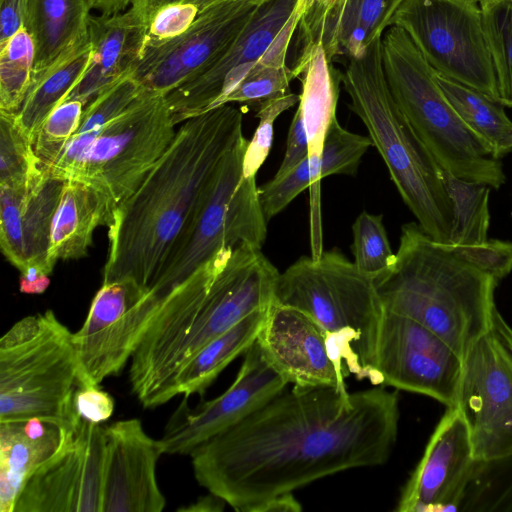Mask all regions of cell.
<instances>
[{
    "instance_id": "obj_31",
    "label": "cell",
    "mask_w": 512,
    "mask_h": 512,
    "mask_svg": "<svg viewBox=\"0 0 512 512\" xmlns=\"http://www.w3.org/2000/svg\"><path fill=\"white\" fill-rule=\"evenodd\" d=\"M144 91L142 85L129 75L89 102L84 107L76 132L48 172L61 180H69L103 128Z\"/></svg>"
},
{
    "instance_id": "obj_29",
    "label": "cell",
    "mask_w": 512,
    "mask_h": 512,
    "mask_svg": "<svg viewBox=\"0 0 512 512\" xmlns=\"http://www.w3.org/2000/svg\"><path fill=\"white\" fill-rule=\"evenodd\" d=\"M403 0H343L324 22L320 42L329 62L362 56L391 25Z\"/></svg>"
},
{
    "instance_id": "obj_6",
    "label": "cell",
    "mask_w": 512,
    "mask_h": 512,
    "mask_svg": "<svg viewBox=\"0 0 512 512\" xmlns=\"http://www.w3.org/2000/svg\"><path fill=\"white\" fill-rule=\"evenodd\" d=\"M341 83L350 97V110L367 128L418 225L435 241L447 244L453 214L442 169L390 93L382 64V37L362 56L348 59Z\"/></svg>"
},
{
    "instance_id": "obj_17",
    "label": "cell",
    "mask_w": 512,
    "mask_h": 512,
    "mask_svg": "<svg viewBox=\"0 0 512 512\" xmlns=\"http://www.w3.org/2000/svg\"><path fill=\"white\" fill-rule=\"evenodd\" d=\"M288 384L256 341L244 353L235 380L221 395L194 408L184 396L160 438L164 454L190 455L199 445L258 410Z\"/></svg>"
},
{
    "instance_id": "obj_26",
    "label": "cell",
    "mask_w": 512,
    "mask_h": 512,
    "mask_svg": "<svg viewBox=\"0 0 512 512\" xmlns=\"http://www.w3.org/2000/svg\"><path fill=\"white\" fill-rule=\"evenodd\" d=\"M91 10L90 0H23V26L35 44L31 85L88 37Z\"/></svg>"
},
{
    "instance_id": "obj_39",
    "label": "cell",
    "mask_w": 512,
    "mask_h": 512,
    "mask_svg": "<svg viewBox=\"0 0 512 512\" xmlns=\"http://www.w3.org/2000/svg\"><path fill=\"white\" fill-rule=\"evenodd\" d=\"M40 169L33 145L16 121V113L0 111V185L24 184Z\"/></svg>"
},
{
    "instance_id": "obj_32",
    "label": "cell",
    "mask_w": 512,
    "mask_h": 512,
    "mask_svg": "<svg viewBox=\"0 0 512 512\" xmlns=\"http://www.w3.org/2000/svg\"><path fill=\"white\" fill-rule=\"evenodd\" d=\"M440 89L465 124L485 143L494 159L512 152V121L500 102L434 70Z\"/></svg>"
},
{
    "instance_id": "obj_38",
    "label": "cell",
    "mask_w": 512,
    "mask_h": 512,
    "mask_svg": "<svg viewBox=\"0 0 512 512\" xmlns=\"http://www.w3.org/2000/svg\"><path fill=\"white\" fill-rule=\"evenodd\" d=\"M382 219L381 214L363 211L352 226L353 262L359 271L373 279L388 271L396 256L390 246Z\"/></svg>"
},
{
    "instance_id": "obj_51",
    "label": "cell",
    "mask_w": 512,
    "mask_h": 512,
    "mask_svg": "<svg viewBox=\"0 0 512 512\" xmlns=\"http://www.w3.org/2000/svg\"><path fill=\"white\" fill-rule=\"evenodd\" d=\"M227 505L226 501L209 492L208 495L199 497L194 503L188 506L181 507L178 511L181 512H220L223 511Z\"/></svg>"
},
{
    "instance_id": "obj_30",
    "label": "cell",
    "mask_w": 512,
    "mask_h": 512,
    "mask_svg": "<svg viewBox=\"0 0 512 512\" xmlns=\"http://www.w3.org/2000/svg\"><path fill=\"white\" fill-rule=\"evenodd\" d=\"M269 309L249 314L200 348L179 370L170 390V398L203 395L218 375L257 341Z\"/></svg>"
},
{
    "instance_id": "obj_54",
    "label": "cell",
    "mask_w": 512,
    "mask_h": 512,
    "mask_svg": "<svg viewBox=\"0 0 512 512\" xmlns=\"http://www.w3.org/2000/svg\"><path fill=\"white\" fill-rule=\"evenodd\" d=\"M242 1H247V2H250L255 5H261V4L269 2L271 0H242Z\"/></svg>"
},
{
    "instance_id": "obj_37",
    "label": "cell",
    "mask_w": 512,
    "mask_h": 512,
    "mask_svg": "<svg viewBox=\"0 0 512 512\" xmlns=\"http://www.w3.org/2000/svg\"><path fill=\"white\" fill-rule=\"evenodd\" d=\"M480 7L499 102L512 108V0H484Z\"/></svg>"
},
{
    "instance_id": "obj_14",
    "label": "cell",
    "mask_w": 512,
    "mask_h": 512,
    "mask_svg": "<svg viewBox=\"0 0 512 512\" xmlns=\"http://www.w3.org/2000/svg\"><path fill=\"white\" fill-rule=\"evenodd\" d=\"M258 6L242 0L222 1L199 14L175 37L146 40L132 77L145 90L167 95L201 75L242 32Z\"/></svg>"
},
{
    "instance_id": "obj_5",
    "label": "cell",
    "mask_w": 512,
    "mask_h": 512,
    "mask_svg": "<svg viewBox=\"0 0 512 512\" xmlns=\"http://www.w3.org/2000/svg\"><path fill=\"white\" fill-rule=\"evenodd\" d=\"M274 303L295 308L324 331L329 357L343 377L353 374L375 386L384 307L373 278L340 251L303 256L279 274Z\"/></svg>"
},
{
    "instance_id": "obj_1",
    "label": "cell",
    "mask_w": 512,
    "mask_h": 512,
    "mask_svg": "<svg viewBox=\"0 0 512 512\" xmlns=\"http://www.w3.org/2000/svg\"><path fill=\"white\" fill-rule=\"evenodd\" d=\"M399 395L294 386L191 454L197 482L239 512L321 478L384 464L396 443Z\"/></svg>"
},
{
    "instance_id": "obj_4",
    "label": "cell",
    "mask_w": 512,
    "mask_h": 512,
    "mask_svg": "<svg viewBox=\"0 0 512 512\" xmlns=\"http://www.w3.org/2000/svg\"><path fill=\"white\" fill-rule=\"evenodd\" d=\"M374 281L385 310L424 325L462 359L496 308L498 281L432 239L417 222L402 226L394 264Z\"/></svg>"
},
{
    "instance_id": "obj_21",
    "label": "cell",
    "mask_w": 512,
    "mask_h": 512,
    "mask_svg": "<svg viewBox=\"0 0 512 512\" xmlns=\"http://www.w3.org/2000/svg\"><path fill=\"white\" fill-rule=\"evenodd\" d=\"M296 4L297 0H271L259 5L242 32L201 75L168 93L166 100L174 123L211 110L228 75L266 52Z\"/></svg>"
},
{
    "instance_id": "obj_13",
    "label": "cell",
    "mask_w": 512,
    "mask_h": 512,
    "mask_svg": "<svg viewBox=\"0 0 512 512\" xmlns=\"http://www.w3.org/2000/svg\"><path fill=\"white\" fill-rule=\"evenodd\" d=\"M164 298L131 279L102 283L73 333L80 385H99L125 367Z\"/></svg>"
},
{
    "instance_id": "obj_33",
    "label": "cell",
    "mask_w": 512,
    "mask_h": 512,
    "mask_svg": "<svg viewBox=\"0 0 512 512\" xmlns=\"http://www.w3.org/2000/svg\"><path fill=\"white\" fill-rule=\"evenodd\" d=\"M91 51V43L87 37L31 85L21 108L16 113V121L32 145L44 120L62 103L84 75L91 58Z\"/></svg>"
},
{
    "instance_id": "obj_8",
    "label": "cell",
    "mask_w": 512,
    "mask_h": 512,
    "mask_svg": "<svg viewBox=\"0 0 512 512\" xmlns=\"http://www.w3.org/2000/svg\"><path fill=\"white\" fill-rule=\"evenodd\" d=\"M79 385L73 333L52 310L20 319L1 337L0 422L38 418L70 430L81 419Z\"/></svg>"
},
{
    "instance_id": "obj_27",
    "label": "cell",
    "mask_w": 512,
    "mask_h": 512,
    "mask_svg": "<svg viewBox=\"0 0 512 512\" xmlns=\"http://www.w3.org/2000/svg\"><path fill=\"white\" fill-rule=\"evenodd\" d=\"M300 18L301 11L296 4L266 52L228 75L222 93L211 109L231 103H260L289 92L290 82L297 76L294 69L287 66L286 57Z\"/></svg>"
},
{
    "instance_id": "obj_42",
    "label": "cell",
    "mask_w": 512,
    "mask_h": 512,
    "mask_svg": "<svg viewBox=\"0 0 512 512\" xmlns=\"http://www.w3.org/2000/svg\"><path fill=\"white\" fill-rule=\"evenodd\" d=\"M300 94L287 92L283 95L266 99L259 104L256 117L258 126L251 140L247 142L243 155V176L255 177L268 157L274 133V122L278 116L295 104L299 103Z\"/></svg>"
},
{
    "instance_id": "obj_3",
    "label": "cell",
    "mask_w": 512,
    "mask_h": 512,
    "mask_svg": "<svg viewBox=\"0 0 512 512\" xmlns=\"http://www.w3.org/2000/svg\"><path fill=\"white\" fill-rule=\"evenodd\" d=\"M261 249H222L163 299L130 359L131 390L144 408L171 400L176 375L200 348L274 304L280 272Z\"/></svg>"
},
{
    "instance_id": "obj_40",
    "label": "cell",
    "mask_w": 512,
    "mask_h": 512,
    "mask_svg": "<svg viewBox=\"0 0 512 512\" xmlns=\"http://www.w3.org/2000/svg\"><path fill=\"white\" fill-rule=\"evenodd\" d=\"M84 107L80 101H63L44 120L33 144L41 168L49 171L56 163L76 132Z\"/></svg>"
},
{
    "instance_id": "obj_43",
    "label": "cell",
    "mask_w": 512,
    "mask_h": 512,
    "mask_svg": "<svg viewBox=\"0 0 512 512\" xmlns=\"http://www.w3.org/2000/svg\"><path fill=\"white\" fill-rule=\"evenodd\" d=\"M311 174L309 157L291 171L280 177H273L259 187V200L263 214L269 222L285 209L301 192L309 189Z\"/></svg>"
},
{
    "instance_id": "obj_55",
    "label": "cell",
    "mask_w": 512,
    "mask_h": 512,
    "mask_svg": "<svg viewBox=\"0 0 512 512\" xmlns=\"http://www.w3.org/2000/svg\"><path fill=\"white\" fill-rule=\"evenodd\" d=\"M476 2H478L479 4L482 3L484 0H474Z\"/></svg>"
},
{
    "instance_id": "obj_24",
    "label": "cell",
    "mask_w": 512,
    "mask_h": 512,
    "mask_svg": "<svg viewBox=\"0 0 512 512\" xmlns=\"http://www.w3.org/2000/svg\"><path fill=\"white\" fill-rule=\"evenodd\" d=\"M147 31L148 24L130 8L111 15L91 14L88 23L91 58L84 75L63 101L76 100L86 106L132 75L142 57Z\"/></svg>"
},
{
    "instance_id": "obj_52",
    "label": "cell",
    "mask_w": 512,
    "mask_h": 512,
    "mask_svg": "<svg viewBox=\"0 0 512 512\" xmlns=\"http://www.w3.org/2000/svg\"><path fill=\"white\" fill-rule=\"evenodd\" d=\"M179 0H133L130 9L146 24L160 8Z\"/></svg>"
},
{
    "instance_id": "obj_23",
    "label": "cell",
    "mask_w": 512,
    "mask_h": 512,
    "mask_svg": "<svg viewBox=\"0 0 512 512\" xmlns=\"http://www.w3.org/2000/svg\"><path fill=\"white\" fill-rule=\"evenodd\" d=\"M292 68L302 83L298 109L303 118L309 149L310 247L311 256L318 257L323 252L321 158L327 130L336 118L341 72L328 61L321 42L299 52Z\"/></svg>"
},
{
    "instance_id": "obj_36",
    "label": "cell",
    "mask_w": 512,
    "mask_h": 512,
    "mask_svg": "<svg viewBox=\"0 0 512 512\" xmlns=\"http://www.w3.org/2000/svg\"><path fill=\"white\" fill-rule=\"evenodd\" d=\"M35 44L24 26L0 45V111L17 113L30 89Z\"/></svg>"
},
{
    "instance_id": "obj_20",
    "label": "cell",
    "mask_w": 512,
    "mask_h": 512,
    "mask_svg": "<svg viewBox=\"0 0 512 512\" xmlns=\"http://www.w3.org/2000/svg\"><path fill=\"white\" fill-rule=\"evenodd\" d=\"M64 184L41 168L24 184L0 185V246L20 271L38 265L52 272L51 225Z\"/></svg>"
},
{
    "instance_id": "obj_9",
    "label": "cell",
    "mask_w": 512,
    "mask_h": 512,
    "mask_svg": "<svg viewBox=\"0 0 512 512\" xmlns=\"http://www.w3.org/2000/svg\"><path fill=\"white\" fill-rule=\"evenodd\" d=\"M243 137L224 157L215 178L163 265L151 291L165 297L219 251L251 243L262 248L267 223L255 177L243 176Z\"/></svg>"
},
{
    "instance_id": "obj_46",
    "label": "cell",
    "mask_w": 512,
    "mask_h": 512,
    "mask_svg": "<svg viewBox=\"0 0 512 512\" xmlns=\"http://www.w3.org/2000/svg\"><path fill=\"white\" fill-rule=\"evenodd\" d=\"M74 407L78 416L88 422L102 424L114 412V399L99 388V385L87 384L77 387L74 393Z\"/></svg>"
},
{
    "instance_id": "obj_15",
    "label": "cell",
    "mask_w": 512,
    "mask_h": 512,
    "mask_svg": "<svg viewBox=\"0 0 512 512\" xmlns=\"http://www.w3.org/2000/svg\"><path fill=\"white\" fill-rule=\"evenodd\" d=\"M105 426L80 419L26 481L14 512H102Z\"/></svg>"
},
{
    "instance_id": "obj_35",
    "label": "cell",
    "mask_w": 512,
    "mask_h": 512,
    "mask_svg": "<svg viewBox=\"0 0 512 512\" xmlns=\"http://www.w3.org/2000/svg\"><path fill=\"white\" fill-rule=\"evenodd\" d=\"M457 511L512 512V454L475 459Z\"/></svg>"
},
{
    "instance_id": "obj_44",
    "label": "cell",
    "mask_w": 512,
    "mask_h": 512,
    "mask_svg": "<svg viewBox=\"0 0 512 512\" xmlns=\"http://www.w3.org/2000/svg\"><path fill=\"white\" fill-rule=\"evenodd\" d=\"M458 256L498 282L512 272V242L487 239L481 243L450 247Z\"/></svg>"
},
{
    "instance_id": "obj_19",
    "label": "cell",
    "mask_w": 512,
    "mask_h": 512,
    "mask_svg": "<svg viewBox=\"0 0 512 512\" xmlns=\"http://www.w3.org/2000/svg\"><path fill=\"white\" fill-rule=\"evenodd\" d=\"M164 448L150 437L139 419L105 426L102 512H161L166 499L156 466Z\"/></svg>"
},
{
    "instance_id": "obj_48",
    "label": "cell",
    "mask_w": 512,
    "mask_h": 512,
    "mask_svg": "<svg viewBox=\"0 0 512 512\" xmlns=\"http://www.w3.org/2000/svg\"><path fill=\"white\" fill-rule=\"evenodd\" d=\"M23 27V0H0V45Z\"/></svg>"
},
{
    "instance_id": "obj_11",
    "label": "cell",
    "mask_w": 512,
    "mask_h": 512,
    "mask_svg": "<svg viewBox=\"0 0 512 512\" xmlns=\"http://www.w3.org/2000/svg\"><path fill=\"white\" fill-rule=\"evenodd\" d=\"M391 25L408 34L435 71L499 102L478 2L403 0Z\"/></svg>"
},
{
    "instance_id": "obj_28",
    "label": "cell",
    "mask_w": 512,
    "mask_h": 512,
    "mask_svg": "<svg viewBox=\"0 0 512 512\" xmlns=\"http://www.w3.org/2000/svg\"><path fill=\"white\" fill-rule=\"evenodd\" d=\"M110 216L100 195L87 184L66 180L56 207L50 233L49 261L87 256L93 232L107 226Z\"/></svg>"
},
{
    "instance_id": "obj_16",
    "label": "cell",
    "mask_w": 512,
    "mask_h": 512,
    "mask_svg": "<svg viewBox=\"0 0 512 512\" xmlns=\"http://www.w3.org/2000/svg\"><path fill=\"white\" fill-rule=\"evenodd\" d=\"M463 359L437 334L406 316L384 309L377 371L382 385L456 405Z\"/></svg>"
},
{
    "instance_id": "obj_18",
    "label": "cell",
    "mask_w": 512,
    "mask_h": 512,
    "mask_svg": "<svg viewBox=\"0 0 512 512\" xmlns=\"http://www.w3.org/2000/svg\"><path fill=\"white\" fill-rule=\"evenodd\" d=\"M475 459L461 410L447 407L403 487L396 511H457Z\"/></svg>"
},
{
    "instance_id": "obj_2",
    "label": "cell",
    "mask_w": 512,
    "mask_h": 512,
    "mask_svg": "<svg viewBox=\"0 0 512 512\" xmlns=\"http://www.w3.org/2000/svg\"><path fill=\"white\" fill-rule=\"evenodd\" d=\"M243 137V114L231 104L181 124L140 187L113 214L102 283L131 279L151 289L224 157Z\"/></svg>"
},
{
    "instance_id": "obj_45",
    "label": "cell",
    "mask_w": 512,
    "mask_h": 512,
    "mask_svg": "<svg viewBox=\"0 0 512 512\" xmlns=\"http://www.w3.org/2000/svg\"><path fill=\"white\" fill-rule=\"evenodd\" d=\"M343 0H297L301 11L298 24V53L320 42L321 32L326 17L334 11Z\"/></svg>"
},
{
    "instance_id": "obj_10",
    "label": "cell",
    "mask_w": 512,
    "mask_h": 512,
    "mask_svg": "<svg viewBox=\"0 0 512 512\" xmlns=\"http://www.w3.org/2000/svg\"><path fill=\"white\" fill-rule=\"evenodd\" d=\"M175 126L166 95L145 90L103 128L69 180L93 188L111 222L168 149Z\"/></svg>"
},
{
    "instance_id": "obj_34",
    "label": "cell",
    "mask_w": 512,
    "mask_h": 512,
    "mask_svg": "<svg viewBox=\"0 0 512 512\" xmlns=\"http://www.w3.org/2000/svg\"><path fill=\"white\" fill-rule=\"evenodd\" d=\"M441 176L453 214L449 240L444 245L465 246L487 240L492 188L484 183L460 179L443 169Z\"/></svg>"
},
{
    "instance_id": "obj_49",
    "label": "cell",
    "mask_w": 512,
    "mask_h": 512,
    "mask_svg": "<svg viewBox=\"0 0 512 512\" xmlns=\"http://www.w3.org/2000/svg\"><path fill=\"white\" fill-rule=\"evenodd\" d=\"M20 272L19 290L21 293L42 294L50 284V274L38 265H29Z\"/></svg>"
},
{
    "instance_id": "obj_25",
    "label": "cell",
    "mask_w": 512,
    "mask_h": 512,
    "mask_svg": "<svg viewBox=\"0 0 512 512\" xmlns=\"http://www.w3.org/2000/svg\"><path fill=\"white\" fill-rule=\"evenodd\" d=\"M67 431L38 418L0 422V512H14L24 484L58 451Z\"/></svg>"
},
{
    "instance_id": "obj_50",
    "label": "cell",
    "mask_w": 512,
    "mask_h": 512,
    "mask_svg": "<svg viewBox=\"0 0 512 512\" xmlns=\"http://www.w3.org/2000/svg\"><path fill=\"white\" fill-rule=\"evenodd\" d=\"M301 510L302 506L293 493H286L269 499L256 512H299Z\"/></svg>"
},
{
    "instance_id": "obj_22",
    "label": "cell",
    "mask_w": 512,
    "mask_h": 512,
    "mask_svg": "<svg viewBox=\"0 0 512 512\" xmlns=\"http://www.w3.org/2000/svg\"><path fill=\"white\" fill-rule=\"evenodd\" d=\"M257 341L289 384L347 390L329 357L324 331L302 311L274 303Z\"/></svg>"
},
{
    "instance_id": "obj_7",
    "label": "cell",
    "mask_w": 512,
    "mask_h": 512,
    "mask_svg": "<svg viewBox=\"0 0 512 512\" xmlns=\"http://www.w3.org/2000/svg\"><path fill=\"white\" fill-rule=\"evenodd\" d=\"M382 64L395 103L441 169L499 189L506 181L501 160L461 119L400 27L391 25L382 35Z\"/></svg>"
},
{
    "instance_id": "obj_12",
    "label": "cell",
    "mask_w": 512,
    "mask_h": 512,
    "mask_svg": "<svg viewBox=\"0 0 512 512\" xmlns=\"http://www.w3.org/2000/svg\"><path fill=\"white\" fill-rule=\"evenodd\" d=\"M456 405L475 458L512 454V327L497 307L487 330L463 357Z\"/></svg>"
},
{
    "instance_id": "obj_41",
    "label": "cell",
    "mask_w": 512,
    "mask_h": 512,
    "mask_svg": "<svg viewBox=\"0 0 512 512\" xmlns=\"http://www.w3.org/2000/svg\"><path fill=\"white\" fill-rule=\"evenodd\" d=\"M371 146L373 142L369 136L346 130L334 118L323 144L321 178L330 175H354L361 158Z\"/></svg>"
},
{
    "instance_id": "obj_47",
    "label": "cell",
    "mask_w": 512,
    "mask_h": 512,
    "mask_svg": "<svg viewBox=\"0 0 512 512\" xmlns=\"http://www.w3.org/2000/svg\"><path fill=\"white\" fill-rule=\"evenodd\" d=\"M308 156V138L301 112L297 108L289 127L284 158L274 177L285 175Z\"/></svg>"
},
{
    "instance_id": "obj_53",
    "label": "cell",
    "mask_w": 512,
    "mask_h": 512,
    "mask_svg": "<svg viewBox=\"0 0 512 512\" xmlns=\"http://www.w3.org/2000/svg\"><path fill=\"white\" fill-rule=\"evenodd\" d=\"M133 0H90L92 9H96L100 14L111 15L123 12L130 8Z\"/></svg>"
}]
</instances>
